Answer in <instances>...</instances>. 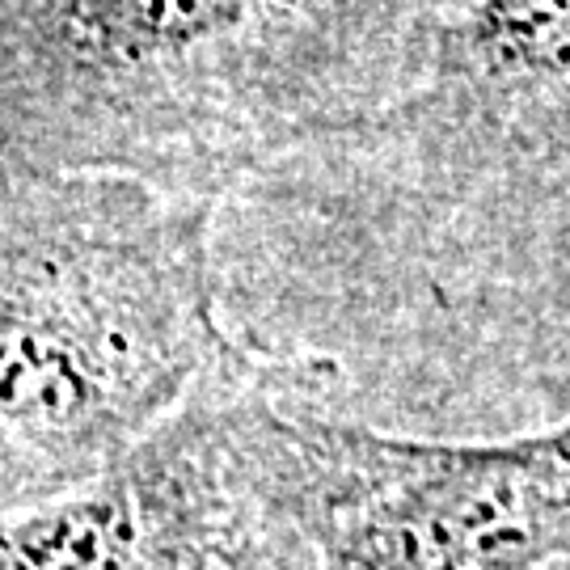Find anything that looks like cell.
Returning a JSON list of instances; mask_svg holds the SVG:
<instances>
[{"label": "cell", "instance_id": "6da1fadb", "mask_svg": "<svg viewBox=\"0 0 570 570\" xmlns=\"http://www.w3.org/2000/svg\"><path fill=\"white\" fill-rule=\"evenodd\" d=\"M220 271L570 338V0H461L397 102L228 195Z\"/></svg>", "mask_w": 570, "mask_h": 570}, {"label": "cell", "instance_id": "7a4b0ae2", "mask_svg": "<svg viewBox=\"0 0 570 570\" xmlns=\"http://www.w3.org/2000/svg\"><path fill=\"white\" fill-rule=\"evenodd\" d=\"M461 0H0V161L225 204L423 77Z\"/></svg>", "mask_w": 570, "mask_h": 570}, {"label": "cell", "instance_id": "3957f363", "mask_svg": "<svg viewBox=\"0 0 570 570\" xmlns=\"http://www.w3.org/2000/svg\"><path fill=\"white\" fill-rule=\"evenodd\" d=\"M220 207L102 169L0 174V508L119 465L245 351Z\"/></svg>", "mask_w": 570, "mask_h": 570}, {"label": "cell", "instance_id": "277c9868", "mask_svg": "<svg viewBox=\"0 0 570 570\" xmlns=\"http://www.w3.org/2000/svg\"><path fill=\"white\" fill-rule=\"evenodd\" d=\"M263 444L284 570L570 567V410L494 440L372 428L322 355L271 351Z\"/></svg>", "mask_w": 570, "mask_h": 570}, {"label": "cell", "instance_id": "5b68a950", "mask_svg": "<svg viewBox=\"0 0 570 570\" xmlns=\"http://www.w3.org/2000/svg\"><path fill=\"white\" fill-rule=\"evenodd\" d=\"M271 351H245L119 465L4 511L0 570H284L263 444Z\"/></svg>", "mask_w": 570, "mask_h": 570}]
</instances>
